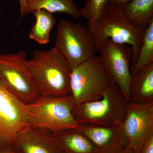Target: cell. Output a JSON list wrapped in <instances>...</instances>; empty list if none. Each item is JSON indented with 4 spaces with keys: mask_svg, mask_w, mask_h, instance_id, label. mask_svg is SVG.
<instances>
[{
    "mask_svg": "<svg viewBox=\"0 0 153 153\" xmlns=\"http://www.w3.org/2000/svg\"><path fill=\"white\" fill-rule=\"evenodd\" d=\"M71 70L95 56L97 47L88 30L78 23L60 20L55 47Z\"/></svg>",
    "mask_w": 153,
    "mask_h": 153,
    "instance_id": "obj_5",
    "label": "cell"
},
{
    "mask_svg": "<svg viewBox=\"0 0 153 153\" xmlns=\"http://www.w3.org/2000/svg\"><path fill=\"white\" fill-rule=\"evenodd\" d=\"M88 30L94 39L97 52L107 39L131 47L137 60L145 30L134 27L126 18L122 7L108 4L104 11Z\"/></svg>",
    "mask_w": 153,
    "mask_h": 153,
    "instance_id": "obj_3",
    "label": "cell"
},
{
    "mask_svg": "<svg viewBox=\"0 0 153 153\" xmlns=\"http://www.w3.org/2000/svg\"><path fill=\"white\" fill-rule=\"evenodd\" d=\"M98 53L97 57L107 74L118 86L126 100L130 102L131 66L133 57L131 47L107 39Z\"/></svg>",
    "mask_w": 153,
    "mask_h": 153,
    "instance_id": "obj_8",
    "label": "cell"
},
{
    "mask_svg": "<svg viewBox=\"0 0 153 153\" xmlns=\"http://www.w3.org/2000/svg\"><path fill=\"white\" fill-rule=\"evenodd\" d=\"M76 105L71 95H40L26 104L29 126L49 132L74 129L78 124L73 111Z\"/></svg>",
    "mask_w": 153,
    "mask_h": 153,
    "instance_id": "obj_2",
    "label": "cell"
},
{
    "mask_svg": "<svg viewBox=\"0 0 153 153\" xmlns=\"http://www.w3.org/2000/svg\"><path fill=\"white\" fill-rule=\"evenodd\" d=\"M131 0H108V4L123 7Z\"/></svg>",
    "mask_w": 153,
    "mask_h": 153,
    "instance_id": "obj_21",
    "label": "cell"
},
{
    "mask_svg": "<svg viewBox=\"0 0 153 153\" xmlns=\"http://www.w3.org/2000/svg\"><path fill=\"white\" fill-rule=\"evenodd\" d=\"M52 133L63 153H98L87 138L74 129Z\"/></svg>",
    "mask_w": 153,
    "mask_h": 153,
    "instance_id": "obj_15",
    "label": "cell"
},
{
    "mask_svg": "<svg viewBox=\"0 0 153 153\" xmlns=\"http://www.w3.org/2000/svg\"><path fill=\"white\" fill-rule=\"evenodd\" d=\"M27 65L40 95H71V69L54 47L35 51Z\"/></svg>",
    "mask_w": 153,
    "mask_h": 153,
    "instance_id": "obj_1",
    "label": "cell"
},
{
    "mask_svg": "<svg viewBox=\"0 0 153 153\" xmlns=\"http://www.w3.org/2000/svg\"><path fill=\"white\" fill-rule=\"evenodd\" d=\"M120 153H139V152L134 150L133 149H131V148L126 147L123 151H122Z\"/></svg>",
    "mask_w": 153,
    "mask_h": 153,
    "instance_id": "obj_23",
    "label": "cell"
},
{
    "mask_svg": "<svg viewBox=\"0 0 153 153\" xmlns=\"http://www.w3.org/2000/svg\"><path fill=\"white\" fill-rule=\"evenodd\" d=\"M130 97V102L138 104L153 102V63L132 76Z\"/></svg>",
    "mask_w": 153,
    "mask_h": 153,
    "instance_id": "obj_14",
    "label": "cell"
},
{
    "mask_svg": "<svg viewBox=\"0 0 153 153\" xmlns=\"http://www.w3.org/2000/svg\"><path fill=\"white\" fill-rule=\"evenodd\" d=\"M22 15L35 13L39 10L51 13H64L74 18L81 16L80 10L72 0H19Z\"/></svg>",
    "mask_w": 153,
    "mask_h": 153,
    "instance_id": "obj_13",
    "label": "cell"
},
{
    "mask_svg": "<svg viewBox=\"0 0 153 153\" xmlns=\"http://www.w3.org/2000/svg\"><path fill=\"white\" fill-rule=\"evenodd\" d=\"M0 153H16L12 145L0 146Z\"/></svg>",
    "mask_w": 153,
    "mask_h": 153,
    "instance_id": "obj_22",
    "label": "cell"
},
{
    "mask_svg": "<svg viewBox=\"0 0 153 153\" xmlns=\"http://www.w3.org/2000/svg\"><path fill=\"white\" fill-rule=\"evenodd\" d=\"M12 146L16 153H63L52 133L30 126L17 135Z\"/></svg>",
    "mask_w": 153,
    "mask_h": 153,
    "instance_id": "obj_12",
    "label": "cell"
},
{
    "mask_svg": "<svg viewBox=\"0 0 153 153\" xmlns=\"http://www.w3.org/2000/svg\"><path fill=\"white\" fill-rule=\"evenodd\" d=\"M128 102L118 86L112 81L99 99L76 105L73 115L78 125H121Z\"/></svg>",
    "mask_w": 153,
    "mask_h": 153,
    "instance_id": "obj_4",
    "label": "cell"
},
{
    "mask_svg": "<svg viewBox=\"0 0 153 153\" xmlns=\"http://www.w3.org/2000/svg\"><path fill=\"white\" fill-rule=\"evenodd\" d=\"M153 63V19L145 29L137 60L131 65L132 76Z\"/></svg>",
    "mask_w": 153,
    "mask_h": 153,
    "instance_id": "obj_18",
    "label": "cell"
},
{
    "mask_svg": "<svg viewBox=\"0 0 153 153\" xmlns=\"http://www.w3.org/2000/svg\"><path fill=\"white\" fill-rule=\"evenodd\" d=\"M139 153H153V135L145 143Z\"/></svg>",
    "mask_w": 153,
    "mask_h": 153,
    "instance_id": "obj_20",
    "label": "cell"
},
{
    "mask_svg": "<svg viewBox=\"0 0 153 153\" xmlns=\"http://www.w3.org/2000/svg\"><path fill=\"white\" fill-rule=\"evenodd\" d=\"M27 60L23 51L0 55V82L25 104L33 102L40 95L28 70Z\"/></svg>",
    "mask_w": 153,
    "mask_h": 153,
    "instance_id": "obj_6",
    "label": "cell"
},
{
    "mask_svg": "<svg viewBox=\"0 0 153 153\" xmlns=\"http://www.w3.org/2000/svg\"><path fill=\"white\" fill-rule=\"evenodd\" d=\"M122 8L126 18L137 28L145 30L153 19V0H131Z\"/></svg>",
    "mask_w": 153,
    "mask_h": 153,
    "instance_id": "obj_16",
    "label": "cell"
},
{
    "mask_svg": "<svg viewBox=\"0 0 153 153\" xmlns=\"http://www.w3.org/2000/svg\"><path fill=\"white\" fill-rule=\"evenodd\" d=\"M122 126L126 147L139 152L153 135V102L147 104L129 102Z\"/></svg>",
    "mask_w": 153,
    "mask_h": 153,
    "instance_id": "obj_9",
    "label": "cell"
},
{
    "mask_svg": "<svg viewBox=\"0 0 153 153\" xmlns=\"http://www.w3.org/2000/svg\"><path fill=\"white\" fill-rule=\"evenodd\" d=\"M112 80L94 56L71 70V95L76 105L101 98Z\"/></svg>",
    "mask_w": 153,
    "mask_h": 153,
    "instance_id": "obj_7",
    "label": "cell"
},
{
    "mask_svg": "<svg viewBox=\"0 0 153 153\" xmlns=\"http://www.w3.org/2000/svg\"><path fill=\"white\" fill-rule=\"evenodd\" d=\"M36 22L29 34V38L40 44L49 42L50 33L56 22L52 13L44 10H39L33 13Z\"/></svg>",
    "mask_w": 153,
    "mask_h": 153,
    "instance_id": "obj_17",
    "label": "cell"
},
{
    "mask_svg": "<svg viewBox=\"0 0 153 153\" xmlns=\"http://www.w3.org/2000/svg\"><path fill=\"white\" fill-rule=\"evenodd\" d=\"M74 130L87 138L98 153H120L127 146L122 125L104 127L82 124Z\"/></svg>",
    "mask_w": 153,
    "mask_h": 153,
    "instance_id": "obj_11",
    "label": "cell"
},
{
    "mask_svg": "<svg viewBox=\"0 0 153 153\" xmlns=\"http://www.w3.org/2000/svg\"><path fill=\"white\" fill-rule=\"evenodd\" d=\"M108 3V0H88L80 10L81 16L88 20V28L92 26Z\"/></svg>",
    "mask_w": 153,
    "mask_h": 153,
    "instance_id": "obj_19",
    "label": "cell"
},
{
    "mask_svg": "<svg viewBox=\"0 0 153 153\" xmlns=\"http://www.w3.org/2000/svg\"><path fill=\"white\" fill-rule=\"evenodd\" d=\"M28 126L26 104L0 82V146L12 145L17 135Z\"/></svg>",
    "mask_w": 153,
    "mask_h": 153,
    "instance_id": "obj_10",
    "label": "cell"
}]
</instances>
